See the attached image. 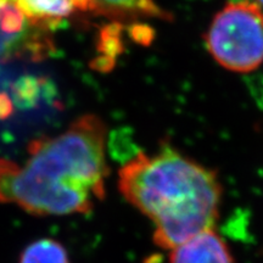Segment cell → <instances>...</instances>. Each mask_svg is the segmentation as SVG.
Wrapping results in <instances>:
<instances>
[{"instance_id":"obj_1","label":"cell","mask_w":263,"mask_h":263,"mask_svg":"<svg viewBox=\"0 0 263 263\" xmlns=\"http://www.w3.org/2000/svg\"><path fill=\"white\" fill-rule=\"evenodd\" d=\"M105 146L106 126L93 115L57 137L32 141L25 163L0 159V202L37 216L91 211L105 195Z\"/></svg>"},{"instance_id":"obj_9","label":"cell","mask_w":263,"mask_h":263,"mask_svg":"<svg viewBox=\"0 0 263 263\" xmlns=\"http://www.w3.org/2000/svg\"><path fill=\"white\" fill-rule=\"evenodd\" d=\"M255 3L259 6H263V0H255Z\"/></svg>"},{"instance_id":"obj_6","label":"cell","mask_w":263,"mask_h":263,"mask_svg":"<svg viewBox=\"0 0 263 263\" xmlns=\"http://www.w3.org/2000/svg\"><path fill=\"white\" fill-rule=\"evenodd\" d=\"M77 2L80 11L93 12L114 18H171L168 12L160 8L155 0H77Z\"/></svg>"},{"instance_id":"obj_10","label":"cell","mask_w":263,"mask_h":263,"mask_svg":"<svg viewBox=\"0 0 263 263\" xmlns=\"http://www.w3.org/2000/svg\"><path fill=\"white\" fill-rule=\"evenodd\" d=\"M0 2H4V0H0Z\"/></svg>"},{"instance_id":"obj_5","label":"cell","mask_w":263,"mask_h":263,"mask_svg":"<svg viewBox=\"0 0 263 263\" xmlns=\"http://www.w3.org/2000/svg\"><path fill=\"white\" fill-rule=\"evenodd\" d=\"M168 263H234V257L226 240L213 228L170 250Z\"/></svg>"},{"instance_id":"obj_4","label":"cell","mask_w":263,"mask_h":263,"mask_svg":"<svg viewBox=\"0 0 263 263\" xmlns=\"http://www.w3.org/2000/svg\"><path fill=\"white\" fill-rule=\"evenodd\" d=\"M50 29L29 17L15 0L0 2V61L47 57L52 49Z\"/></svg>"},{"instance_id":"obj_7","label":"cell","mask_w":263,"mask_h":263,"mask_svg":"<svg viewBox=\"0 0 263 263\" xmlns=\"http://www.w3.org/2000/svg\"><path fill=\"white\" fill-rule=\"evenodd\" d=\"M29 17L54 26L74 11H80L77 0H15Z\"/></svg>"},{"instance_id":"obj_8","label":"cell","mask_w":263,"mask_h":263,"mask_svg":"<svg viewBox=\"0 0 263 263\" xmlns=\"http://www.w3.org/2000/svg\"><path fill=\"white\" fill-rule=\"evenodd\" d=\"M20 263H70V258L60 242L52 239H41L22 251Z\"/></svg>"},{"instance_id":"obj_3","label":"cell","mask_w":263,"mask_h":263,"mask_svg":"<svg viewBox=\"0 0 263 263\" xmlns=\"http://www.w3.org/2000/svg\"><path fill=\"white\" fill-rule=\"evenodd\" d=\"M205 43L212 58L227 70H256L263 61L261 6L248 0L227 4L210 25Z\"/></svg>"},{"instance_id":"obj_2","label":"cell","mask_w":263,"mask_h":263,"mask_svg":"<svg viewBox=\"0 0 263 263\" xmlns=\"http://www.w3.org/2000/svg\"><path fill=\"white\" fill-rule=\"evenodd\" d=\"M118 188L153 221L154 242L163 250L213 229L219 217L222 186L216 174L170 147L127 162L120 170Z\"/></svg>"}]
</instances>
